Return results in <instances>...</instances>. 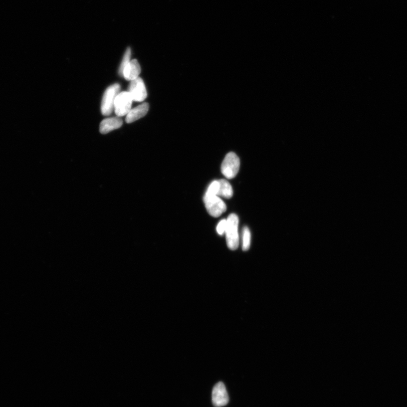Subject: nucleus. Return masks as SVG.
<instances>
[{
  "label": "nucleus",
  "mask_w": 407,
  "mask_h": 407,
  "mask_svg": "<svg viewBox=\"0 0 407 407\" xmlns=\"http://www.w3.org/2000/svg\"><path fill=\"white\" fill-rule=\"evenodd\" d=\"M227 225L226 219H222L218 224L217 226V231L220 235H222L226 231Z\"/></svg>",
  "instance_id": "nucleus-15"
},
{
  "label": "nucleus",
  "mask_w": 407,
  "mask_h": 407,
  "mask_svg": "<svg viewBox=\"0 0 407 407\" xmlns=\"http://www.w3.org/2000/svg\"><path fill=\"white\" fill-rule=\"evenodd\" d=\"M133 98L129 92H122L117 95L114 101V110L118 117L127 115L132 107Z\"/></svg>",
  "instance_id": "nucleus-5"
},
{
  "label": "nucleus",
  "mask_w": 407,
  "mask_h": 407,
  "mask_svg": "<svg viewBox=\"0 0 407 407\" xmlns=\"http://www.w3.org/2000/svg\"><path fill=\"white\" fill-rule=\"evenodd\" d=\"M229 398L225 386L219 382L214 386L212 392V403L215 407H221L228 404Z\"/></svg>",
  "instance_id": "nucleus-7"
},
{
  "label": "nucleus",
  "mask_w": 407,
  "mask_h": 407,
  "mask_svg": "<svg viewBox=\"0 0 407 407\" xmlns=\"http://www.w3.org/2000/svg\"><path fill=\"white\" fill-rule=\"evenodd\" d=\"M141 72V66L137 59H133L130 61L129 64L125 67L124 73H123V77L129 81H132L139 77Z\"/></svg>",
  "instance_id": "nucleus-9"
},
{
  "label": "nucleus",
  "mask_w": 407,
  "mask_h": 407,
  "mask_svg": "<svg viewBox=\"0 0 407 407\" xmlns=\"http://www.w3.org/2000/svg\"><path fill=\"white\" fill-rule=\"evenodd\" d=\"M133 101L141 102L147 97V92L145 84L142 78L138 77L131 81L129 87V91Z\"/></svg>",
  "instance_id": "nucleus-6"
},
{
  "label": "nucleus",
  "mask_w": 407,
  "mask_h": 407,
  "mask_svg": "<svg viewBox=\"0 0 407 407\" xmlns=\"http://www.w3.org/2000/svg\"><path fill=\"white\" fill-rule=\"evenodd\" d=\"M226 228V237L227 244L229 249L236 250L239 244L238 234L239 219L235 214H231L228 216Z\"/></svg>",
  "instance_id": "nucleus-1"
},
{
  "label": "nucleus",
  "mask_w": 407,
  "mask_h": 407,
  "mask_svg": "<svg viewBox=\"0 0 407 407\" xmlns=\"http://www.w3.org/2000/svg\"><path fill=\"white\" fill-rule=\"evenodd\" d=\"M120 85L114 84L106 90L101 102V113L104 116H109L114 109V101L120 93Z\"/></svg>",
  "instance_id": "nucleus-2"
},
{
  "label": "nucleus",
  "mask_w": 407,
  "mask_h": 407,
  "mask_svg": "<svg viewBox=\"0 0 407 407\" xmlns=\"http://www.w3.org/2000/svg\"><path fill=\"white\" fill-rule=\"evenodd\" d=\"M219 188L217 196L226 199H230L233 195V190L230 183L226 180L218 181Z\"/></svg>",
  "instance_id": "nucleus-11"
},
{
  "label": "nucleus",
  "mask_w": 407,
  "mask_h": 407,
  "mask_svg": "<svg viewBox=\"0 0 407 407\" xmlns=\"http://www.w3.org/2000/svg\"><path fill=\"white\" fill-rule=\"evenodd\" d=\"M148 110H149V105L148 103H144L138 106L133 109H131L128 114H127L126 121L128 124L134 122L139 120L146 115Z\"/></svg>",
  "instance_id": "nucleus-10"
},
{
  "label": "nucleus",
  "mask_w": 407,
  "mask_h": 407,
  "mask_svg": "<svg viewBox=\"0 0 407 407\" xmlns=\"http://www.w3.org/2000/svg\"><path fill=\"white\" fill-rule=\"evenodd\" d=\"M204 201L207 212L214 217H219L226 210L225 203L216 195H205Z\"/></svg>",
  "instance_id": "nucleus-4"
},
{
  "label": "nucleus",
  "mask_w": 407,
  "mask_h": 407,
  "mask_svg": "<svg viewBox=\"0 0 407 407\" xmlns=\"http://www.w3.org/2000/svg\"><path fill=\"white\" fill-rule=\"evenodd\" d=\"M218 188V181H214L213 182H211V184L210 185L208 189H207L206 191L205 195H209V196H211V195H216V196H217Z\"/></svg>",
  "instance_id": "nucleus-14"
},
{
  "label": "nucleus",
  "mask_w": 407,
  "mask_h": 407,
  "mask_svg": "<svg viewBox=\"0 0 407 407\" xmlns=\"http://www.w3.org/2000/svg\"><path fill=\"white\" fill-rule=\"evenodd\" d=\"M131 55V49L128 48L126 50V52L125 53L124 58H123V60L121 62L120 69H119V74H120L121 76H123V73H124V70L125 69V67L130 62Z\"/></svg>",
  "instance_id": "nucleus-13"
},
{
  "label": "nucleus",
  "mask_w": 407,
  "mask_h": 407,
  "mask_svg": "<svg viewBox=\"0 0 407 407\" xmlns=\"http://www.w3.org/2000/svg\"><path fill=\"white\" fill-rule=\"evenodd\" d=\"M240 168V160L234 152H230L224 159L221 166L223 175L227 179L234 178Z\"/></svg>",
  "instance_id": "nucleus-3"
},
{
  "label": "nucleus",
  "mask_w": 407,
  "mask_h": 407,
  "mask_svg": "<svg viewBox=\"0 0 407 407\" xmlns=\"http://www.w3.org/2000/svg\"><path fill=\"white\" fill-rule=\"evenodd\" d=\"M251 235L249 229L247 227H245L243 230V244L242 249L244 251H247L249 249L251 245Z\"/></svg>",
  "instance_id": "nucleus-12"
},
{
  "label": "nucleus",
  "mask_w": 407,
  "mask_h": 407,
  "mask_svg": "<svg viewBox=\"0 0 407 407\" xmlns=\"http://www.w3.org/2000/svg\"><path fill=\"white\" fill-rule=\"evenodd\" d=\"M122 124L123 121L120 117L105 119L100 125V133L103 134H107L112 130L120 128Z\"/></svg>",
  "instance_id": "nucleus-8"
}]
</instances>
